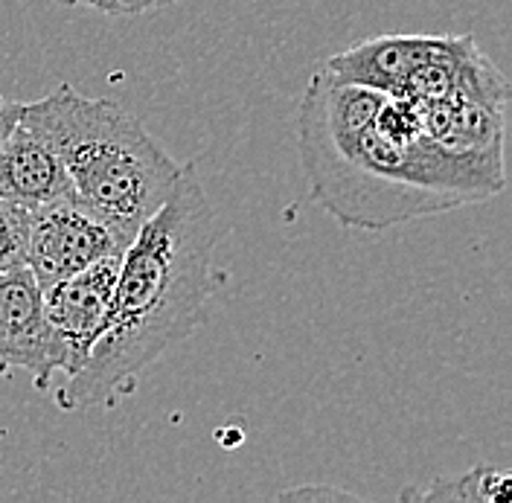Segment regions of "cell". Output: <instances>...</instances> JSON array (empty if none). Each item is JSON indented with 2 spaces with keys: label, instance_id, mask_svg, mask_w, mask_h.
<instances>
[{
  "label": "cell",
  "instance_id": "obj_8",
  "mask_svg": "<svg viewBox=\"0 0 512 503\" xmlns=\"http://www.w3.org/2000/svg\"><path fill=\"white\" fill-rule=\"evenodd\" d=\"M70 192V175L59 149L21 111L18 126L0 143V198L35 210Z\"/></svg>",
  "mask_w": 512,
  "mask_h": 503
},
{
  "label": "cell",
  "instance_id": "obj_9",
  "mask_svg": "<svg viewBox=\"0 0 512 503\" xmlns=\"http://www.w3.org/2000/svg\"><path fill=\"white\" fill-rule=\"evenodd\" d=\"M434 35H376L326 59L323 70L361 88L402 96L416 64L431 50Z\"/></svg>",
  "mask_w": 512,
  "mask_h": 503
},
{
  "label": "cell",
  "instance_id": "obj_13",
  "mask_svg": "<svg viewBox=\"0 0 512 503\" xmlns=\"http://www.w3.org/2000/svg\"><path fill=\"white\" fill-rule=\"evenodd\" d=\"M21 111H24V102H12V99L0 96V143L9 137V131H12V128L18 126Z\"/></svg>",
  "mask_w": 512,
  "mask_h": 503
},
{
  "label": "cell",
  "instance_id": "obj_7",
  "mask_svg": "<svg viewBox=\"0 0 512 503\" xmlns=\"http://www.w3.org/2000/svg\"><path fill=\"white\" fill-rule=\"evenodd\" d=\"M120 259L123 253L105 256L94 265H88L85 271L50 285L44 291V309L53 326V335L59 341L64 378H70L85 364L91 346L96 344L105 326V315H108L117 274H120Z\"/></svg>",
  "mask_w": 512,
  "mask_h": 503
},
{
  "label": "cell",
  "instance_id": "obj_5",
  "mask_svg": "<svg viewBox=\"0 0 512 503\" xmlns=\"http://www.w3.org/2000/svg\"><path fill=\"white\" fill-rule=\"evenodd\" d=\"M126 248V239L73 192L30 210L27 268L41 291Z\"/></svg>",
  "mask_w": 512,
  "mask_h": 503
},
{
  "label": "cell",
  "instance_id": "obj_10",
  "mask_svg": "<svg viewBox=\"0 0 512 503\" xmlns=\"http://www.w3.org/2000/svg\"><path fill=\"white\" fill-rule=\"evenodd\" d=\"M512 495V474L495 466H475L460 477H440L428 489H408L405 501L443 503H507Z\"/></svg>",
  "mask_w": 512,
  "mask_h": 503
},
{
  "label": "cell",
  "instance_id": "obj_11",
  "mask_svg": "<svg viewBox=\"0 0 512 503\" xmlns=\"http://www.w3.org/2000/svg\"><path fill=\"white\" fill-rule=\"evenodd\" d=\"M30 248V210L0 198V271L27 265Z\"/></svg>",
  "mask_w": 512,
  "mask_h": 503
},
{
  "label": "cell",
  "instance_id": "obj_3",
  "mask_svg": "<svg viewBox=\"0 0 512 503\" xmlns=\"http://www.w3.org/2000/svg\"><path fill=\"white\" fill-rule=\"evenodd\" d=\"M24 117L59 149L73 195L128 245L158 213L184 169L123 105L82 96L70 85L27 102Z\"/></svg>",
  "mask_w": 512,
  "mask_h": 503
},
{
  "label": "cell",
  "instance_id": "obj_4",
  "mask_svg": "<svg viewBox=\"0 0 512 503\" xmlns=\"http://www.w3.org/2000/svg\"><path fill=\"white\" fill-rule=\"evenodd\" d=\"M507 105V76L475 47L460 67L454 91L446 99L422 105V128L451 152L504 155Z\"/></svg>",
  "mask_w": 512,
  "mask_h": 503
},
{
  "label": "cell",
  "instance_id": "obj_14",
  "mask_svg": "<svg viewBox=\"0 0 512 503\" xmlns=\"http://www.w3.org/2000/svg\"><path fill=\"white\" fill-rule=\"evenodd\" d=\"M9 370H12V364H9V358H6V355L0 352V376H6Z\"/></svg>",
  "mask_w": 512,
  "mask_h": 503
},
{
  "label": "cell",
  "instance_id": "obj_12",
  "mask_svg": "<svg viewBox=\"0 0 512 503\" xmlns=\"http://www.w3.org/2000/svg\"><path fill=\"white\" fill-rule=\"evenodd\" d=\"M169 0H94V9L108 12V15H140L149 9H158Z\"/></svg>",
  "mask_w": 512,
  "mask_h": 503
},
{
  "label": "cell",
  "instance_id": "obj_2",
  "mask_svg": "<svg viewBox=\"0 0 512 503\" xmlns=\"http://www.w3.org/2000/svg\"><path fill=\"white\" fill-rule=\"evenodd\" d=\"M224 233L195 163H184L169 198L123 251L105 326L85 364L64 378L59 408H111L169 346L190 338L222 285L213 256Z\"/></svg>",
  "mask_w": 512,
  "mask_h": 503
},
{
  "label": "cell",
  "instance_id": "obj_15",
  "mask_svg": "<svg viewBox=\"0 0 512 503\" xmlns=\"http://www.w3.org/2000/svg\"><path fill=\"white\" fill-rule=\"evenodd\" d=\"M62 3H88V6H94V0H62Z\"/></svg>",
  "mask_w": 512,
  "mask_h": 503
},
{
  "label": "cell",
  "instance_id": "obj_1",
  "mask_svg": "<svg viewBox=\"0 0 512 503\" xmlns=\"http://www.w3.org/2000/svg\"><path fill=\"white\" fill-rule=\"evenodd\" d=\"M315 204L344 227L384 230L480 204L507 187L504 155L451 152L422 128V105L341 82L320 67L297 114Z\"/></svg>",
  "mask_w": 512,
  "mask_h": 503
},
{
  "label": "cell",
  "instance_id": "obj_6",
  "mask_svg": "<svg viewBox=\"0 0 512 503\" xmlns=\"http://www.w3.org/2000/svg\"><path fill=\"white\" fill-rule=\"evenodd\" d=\"M0 352L27 370L38 390L62 373V352L44 309V291L27 265L0 271Z\"/></svg>",
  "mask_w": 512,
  "mask_h": 503
}]
</instances>
